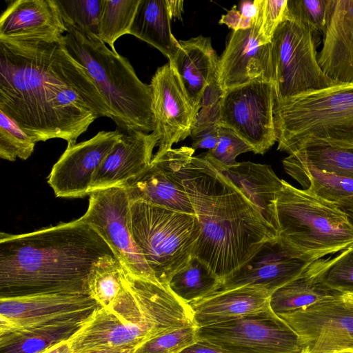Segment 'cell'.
<instances>
[{"label":"cell","instance_id":"cell-1","mask_svg":"<svg viewBox=\"0 0 353 353\" xmlns=\"http://www.w3.org/2000/svg\"><path fill=\"white\" fill-rule=\"evenodd\" d=\"M63 35L0 37V110L37 142L59 138L73 145L97 118L111 119Z\"/></svg>","mask_w":353,"mask_h":353},{"label":"cell","instance_id":"cell-2","mask_svg":"<svg viewBox=\"0 0 353 353\" xmlns=\"http://www.w3.org/2000/svg\"><path fill=\"white\" fill-rule=\"evenodd\" d=\"M107 254L114 255L80 218L28 233L1 232L0 297L89 294L90 270Z\"/></svg>","mask_w":353,"mask_h":353},{"label":"cell","instance_id":"cell-3","mask_svg":"<svg viewBox=\"0 0 353 353\" xmlns=\"http://www.w3.org/2000/svg\"><path fill=\"white\" fill-rule=\"evenodd\" d=\"M183 184L201 234L194 256L223 280L247 263L277 232L205 154L192 157Z\"/></svg>","mask_w":353,"mask_h":353},{"label":"cell","instance_id":"cell-4","mask_svg":"<svg viewBox=\"0 0 353 353\" xmlns=\"http://www.w3.org/2000/svg\"><path fill=\"white\" fill-rule=\"evenodd\" d=\"M64 26V45L87 69L110 109L111 119L125 132H153L155 122L150 85L139 79L125 57L109 49L96 35Z\"/></svg>","mask_w":353,"mask_h":353},{"label":"cell","instance_id":"cell-5","mask_svg":"<svg viewBox=\"0 0 353 353\" xmlns=\"http://www.w3.org/2000/svg\"><path fill=\"white\" fill-rule=\"evenodd\" d=\"M278 242L291 256L312 263L353 245V226L333 202L282 179L276 202Z\"/></svg>","mask_w":353,"mask_h":353},{"label":"cell","instance_id":"cell-6","mask_svg":"<svg viewBox=\"0 0 353 353\" xmlns=\"http://www.w3.org/2000/svg\"><path fill=\"white\" fill-rule=\"evenodd\" d=\"M277 149L290 154L307 141L353 145V83L276 100Z\"/></svg>","mask_w":353,"mask_h":353},{"label":"cell","instance_id":"cell-7","mask_svg":"<svg viewBox=\"0 0 353 353\" xmlns=\"http://www.w3.org/2000/svg\"><path fill=\"white\" fill-rule=\"evenodd\" d=\"M129 226L156 279L168 288L194 256L201 234L196 215L137 201L130 204Z\"/></svg>","mask_w":353,"mask_h":353},{"label":"cell","instance_id":"cell-8","mask_svg":"<svg viewBox=\"0 0 353 353\" xmlns=\"http://www.w3.org/2000/svg\"><path fill=\"white\" fill-rule=\"evenodd\" d=\"M320 34L294 21L284 20L271 41L276 100L299 96L336 84L321 70L316 48Z\"/></svg>","mask_w":353,"mask_h":353},{"label":"cell","instance_id":"cell-9","mask_svg":"<svg viewBox=\"0 0 353 353\" xmlns=\"http://www.w3.org/2000/svg\"><path fill=\"white\" fill-rule=\"evenodd\" d=\"M196 338L232 353H293L303 350L298 334L270 307L236 319L197 327Z\"/></svg>","mask_w":353,"mask_h":353},{"label":"cell","instance_id":"cell-10","mask_svg":"<svg viewBox=\"0 0 353 353\" xmlns=\"http://www.w3.org/2000/svg\"><path fill=\"white\" fill-rule=\"evenodd\" d=\"M275 83L263 79L230 89L221 101L220 125L236 133L255 154H265L277 141L274 108Z\"/></svg>","mask_w":353,"mask_h":353},{"label":"cell","instance_id":"cell-11","mask_svg":"<svg viewBox=\"0 0 353 353\" xmlns=\"http://www.w3.org/2000/svg\"><path fill=\"white\" fill-rule=\"evenodd\" d=\"M89 196L88 208L80 219L102 237L127 272L159 283L131 234L130 201L125 189L110 188Z\"/></svg>","mask_w":353,"mask_h":353},{"label":"cell","instance_id":"cell-12","mask_svg":"<svg viewBox=\"0 0 353 353\" xmlns=\"http://www.w3.org/2000/svg\"><path fill=\"white\" fill-rule=\"evenodd\" d=\"M341 295L279 315L298 334L307 353H353V305Z\"/></svg>","mask_w":353,"mask_h":353},{"label":"cell","instance_id":"cell-13","mask_svg":"<svg viewBox=\"0 0 353 353\" xmlns=\"http://www.w3.org/2000/svg\"><path fill=\"white\" fill-rule=\"evenodd\" d=\"M100 306L86 294L0 297V334L55 321L87 319Z\"/></svg>","mask_w":353,"mask_h":353},{"label":"cell","instance_id":"cell-14","mask_svg":"<svg viewBox=\"0 0 353 353\" xmlns=\"http://www.w3.org/2000/svg\"><path fill=\"white\" fill-rule=\"evenodd\" d=\"M194 152L192 148L183 146L153 155L148 170L125 188L130 201H139L178 212L194 214L183 184V168Z\"/></svg>","mask_w":353,"mask_h":353},{"label":"cell","instance_id":"cell-15","mask_svg":"<svg viewBox=\"0 0 353 353\" xmlns=\"http://www.w3.org/2000/svg\"><path fill=\"white\" fill-rule=\"evenodd\" d=\"M122 134L118 130L101 131L88 140L68 145L48 176V183L56 196L81 198L89 195L95 172Z\"/></svg>","mask_w":353,"mask_h":353},{"label":"cell","instance_id":"cell-16","mask_svg":"<svg viewBox=\"0 0 353 353\" xmlns=\"http://www.w3.org/2000/svg\"><path fill=\"white\" fill-rule=\"evenodd\" d=\"M152 109L160 154L190 136L196 114L174 69L168 63L159 68L150 82Z\"/></svg>","mask_w":353,"mask_h":353},{"label":"cell","instance_id":"cell-17","mask_svg":"<svg viewBox=\"0 0 353 353\" xmlns=\"http://www.w3.org/2000/svg\"><path fill=\"white\" fill-rule=\"evenodd\" d=\"M263 79L274 82L272 43H263L254 21L251 28L232 32L219 59L217 81L223 92Z\"/></svg>","mask_w":353,"mask_h":353},{"label":"cell","instance_id":"cell-18","mask_svg":"<svg viewBox=\"0 0 353 353\" xmlns=\"http://www.w3.org/2000/svg\"><path fill=\"white\" fill-rule=\"evenodd\" d=\"M155 132L139 130L123 132L120 139L95 172L90 193L110 188H125L149 168L152 152L159 144Z\"/></svg>","mask_w":353,"mask_h":353},{"label":"cell","instance_id":"cell-19","mask_svg":"<svg viewBox=\"0 0 353 353\" xmlns=\"http://www.w3.org/2000/svg\"><path fill=\"white\" fill-rule=\"evenodd\" d=\"M310 263L291 256L278 240L269 241L243 266L221 280L216 292L250 286L271 294L299 276Z\"/></svg>","mask_w":353,"mask_h":353},{"label":"cell","instance_id":"cell-20","mask_svg":"<svg viewBox=\"0 0 353 353\" xmlns=\"http://www.w3.org/2000/svg\"><path fill=\"white\" fill-rule=\"evenodd\" d=\"M123 281L134 297L152 338L195 325L190 306L168 288L134 276L124 269Z\"/></svg>","mask_w":353,"mask_h":353},{"label":"cell","instance_id":"cell-21","mask_svg":"<svg viewBox=\"0 0 353 353\" xmlns=\"http://www.w3.org/2000/svg\"><path fill=\"white\" fill-rule=\"evenodd\" d=\"M318 63L336 83H353V0H331Z\"/></svg>","mask_w":353,"mask_h":353},{"label":"cell","instance_id":"cell-22","mask_svg":"<svg viewBox=\"0 0 353 353\" xmlns=\"http://www.w3.org/2000/svg\"><path fill=\"white\" fill-rule=\"evenodd\" d=\"M179 43V50L169 63L197 115L205 89L217 77L219 58L209 37L200 35Z\"/></svg>","mask_w":353,"mask_h":353},{"label":"cell","instance_id":"cell-23","mask_svg":"<svg viewBox=\"0 0 353 353\" xmlns=\"http://www.w3.org/2000/svg\"><path fill=\"white\" fill-rule=\"evenodd\" d=\"M151 339L140 326L128 322L110 309L97 308L69 339L73 353L102 347H137Z\"/></svg>","mask_w":353,"mask_h":353},{"label":"cell","instance_id":"cell-24","mask_svg":"<svg viewBox=\"0 0 353 353\" xmlns=\"http://www.w3.org/2000/svg\"><path fill=\"white\" fill-rule=\"evenodd\" d=\"M270 295L263 289L243 286L215 292L190 306L195 325L204 327L265 310Z\"/></svg>","mask_w":353,"mask_h":353},{"label":"cell","instance_id":"cell-25","mask_svg":"<svg viewBox=\"0 0 353 353\" xmlns=\"http://www.w3.org/2000/svg\"><path fill=\"white\" fill-rule=\"evenodd\" d=\"M215 163L278 233L276 202L282 188V179L276 176L271 166L250 161L238 162L230 167Z\"/></svg>","mask_w":353,"mask_h":353},{"label":"cell","instance_id":"cell-26","mask_svg":"<svg viewBox=\"0 0 353 353\" xmlns=\"http://www.w3.org/2000/svg\"><path fill=\"white\" fill-rule=\"evenodd\" d=\"M65 27L54 0L10 1L0 18V37L63 35Z\"/></svg>","mask_w":353,"mask_h":353},{"label":"cell","instance_id":"cell-27","mask_svg":"<svg viewBox=\"0 0 353 353\" xmlns=\"http://www.w3.org/2000/svg\"><path fill=\"white\" fill-rule=\"evenodd\" d=\"M88 318L36 325L0 334V353H40L69 340Z\"/></svg>","mask_w":353,"mask_h":353},{"label":"cell","instance_id":"cell-28","mask_svg":"<svg viewBox=\"0 0 353 353\" xmlns=\"http://www.w3.org/2000/svg\"><path fill=\"white\" fill-rule=\"evenodd\" d=\"M170 21L167 0H140L129 34L157 48L170 61L179 48Z\"/></svg>","mask_w":353,"mask_h":353},{"label":"cell","instance_id":"cell-29","mask_svg":"<svg viewBox=\"0 0 353 353\" xmlns=\"http://www.w3.org/2000/svg\"><path fill=\"white\" fill-rule=\"evenodd\" d=\"M285 172L316 196L336 203L353 196V179L319 170L308 163L299 151L283 160Z\"/></svg>","mask_w":353,"mask_h":353},{"label":"cell","instance_id":"cell-30","mask_svg":"<svg viewBox=\"0 0 353 353\" xmlns=\"http://www.w3.org/2000/svg\"><path fill=\"white\" fill-rule=\"evenodd\" d=\"M318 260L297 278L272 292L270 307L277 315L302 310L318 301L341 294L325 287L319 279Z\"/></svg>","mask_w":353,"mask_h":353},{"label":"cell","instance_id":"cell-31","mask_svg":"<svg viewBox=\"0 0 353 353\" xmlns=\"http://www.w3.org/2000/svg\"><path fill=\"white\" fill-rule=\"evenodd\" d=\"M221 280L196 256L170 279L168 288L188 305L196 303L217 291Z\"/></svg>","mask_w":353,"mask_h":353},{"label":"cell","instance_id":"cell-32","mask_svg":"<svg viewBox=\"0 0 353 353\" xmlns=\"http://www.w3.org/2000/svg\"><path fill=\"white\" fill-rule=\"evenodd\" d=\"M296 151L319 170L353 179V145L310 139Z\"/></svg>","mask_w":353,"mask_h":353},{"label":"cell","instance_id":"cell-33","mask_svg":"<svg viewBox=\"0 0 353 353\" xmlns=\"http://www.w3.org/2000/svg\"><path fill=\"white\" fill-rule=\"evenodd\" d=\"M123 268L114 255H104L93 264L88 278L89 295L101 307L110 308L123 288Z\"/></svg>","mask_w":353,"mask_h":353},{"label":"cell","instance_id":"cell-34","mask_svg":"<svg viewBox=\"0 0 353 353\" xmlns=\"http://www.w3.org/2000/svg\"><path fill=\"white\" fill-rule=\"evenodd\" d=\"M140 0H103L98 37L116 51L115 41L129 34Z\"/></svg>","mask_w":353,"mask_h":353},{"label":"cell","instance_id":"cell-35","mask_svg":"<svg viewBox=\"0 0 353 353\" xmlns=\"http://www.w3.org/2000/svg\"><path fill=\"white\" fill-rule=\"evenodd\" d=\"M319 279L328 289L353 294V249L350 247L334 258L319 259Z\"/></svg>","mask_w":353,"mask_h":353},{"label":"cell","instance_id":"cell-36","mask_svg":"<svg viewBox=\"0 0 353 353\" xmlns=\"http://www.w3.org/2000/svg\"><path fill=\"white\" fill-rule=\"evenodd\" d=\"M63 23L90 31L97 37L103 0H54Z\"/></svg>","mask_w":353,"mask_h":353},{"label":"cell","instance_id":"cell-37","mask_svg":"<svg viewBox=\"0 0 353 353\" xmlns=\"http://www.w3.org/2000/svg\"><path fill=\"white\" fill-rule=\"evenodd\" d=\"M37 141L0 110V157L10 161L28 159Z\"/></svg>","mask_w":353,"mask_h":353},{"label":"cell","instance_id":"cell-38","mask_svg":"<svg viewBox=\"0 0 353 353\" xmlns=\"http://www.w3.org/2000/svg\"><path fill=\"white\" fill-rule=\"evenodd\" d=\"M331 0H288L285 20L299 23L323 36Z\"/></svg>","mask_w":353,"mask_h":353},{"label":"cell","instance_id":"cell-39","mask_svg":"<svg viewBox=\"0 0 353 353\" xmlns=\"http://www.w3.org/2000/svg\"><path fill=\"white\" fill-rule=\"evenodd\" d=\"M196 325H190L161 334L141 344L134 353H180L196 341Z\"/></svg>","mask_w":353,"mask_h":353},{"label":"cell","instance_id":"cell-40","mask_svg":"<svg viewBox=\"0 0 353 353\" xmlns=\"http://www.w3.org/2000/svg\"><path fill=\"white\" fill-rule=\"evenodd\" d=\"M256 14L254 23L259 30V39L263 43H271L274 33L285 20L288 0H254Z\"/></svg>","mask_w":353,"mask_h":353},{"label":"cell","instance_id":"cell-41","mask_svg":"<svg viewBox=\"0 0 353 353\" xmlns=\"http://www.w3.org/2000/svg\"><path fill=\"white\" fill-rule=\"evenodd\" d=\"M252 152V148L231 129L221 125L219 129V140L216 147L205 154L223 167L236 165L238 155Z\"/></svg>","mask_w":353,"mask_h":353},{"label":"cell","instance_id":"cell-42","mask_svg":"<svg viewBox=\"0 0 353 353\" xmlns=\"http://www.w3.org/2000/svg\"><path fill=\"white\" fill-rule=\"evenodd\" d=\"M223 93L216 77L205 90L201 108L190 134L191 137L208 128L220 125L221 101Z\"/></svg>","mask_w":353,"mask_h":353},{"label":"cell","instance_id":"cell-43","mask_svg":"<svg viewBox=\"0 0 353 353\" xmlns=\"http://www.w3.org/2000/svg\"><path fill=\"white\" fill-rule=\"evenodd\" d=\"M220 125L208 128L192 137V147L196 149H207L208 151L214 149L219 140V129Z\"/></svg>","mask_w":353,"mask_h":353},{"label":"cell","instance_id":"cell-44","mask_svg":"<svg viewBox=\"0 0 353 353\" xmlns=\"http://www.w3.org/2000/svg\"><path fill=\"white\" fill-rule=\"evenodd\" d=\"M254 21V19H251L242 15L239 10H236L234 6L226 14L222 16L219 22L227 25L235 31L251 28Z\"/></svg>","mask_w":353,"mask_h":353},{"label":"cell","instance_id":"cell-45","mask_svg":"<svg viewBox=\"0 0 353 353\" xmlns=\"http://www.w3.org/2000/svg\"><path fill=\"white\" fill-rule=\"evenodd\" d=\"M180 353H232L206 341L196 340Z\"/></svg>","mask_w":353,"mask_h":353},{"label":"cell","instance_id":"cell-46","mask_svg":"<svg viewBox=\"0 0 353 353\" xmlns=\"http://www.w3.org/2000/svg\"><path fill=\"white\" fill-rule=\"evenodd\" d=\"M336 204L343 211L353 226V196L340 200Z\"/></svg>","mask_w":353,"mask_h":353},{"label":"cell","instance_id":"cell-47","mask_svg":"<svg viewBox=\"0 0 353 353\" xmlns=\"http://www.w3.org/2000/svg\"><path fill=\"white\" fill-rule=\"evenodd\" d=\"M136 347H102L90 349L80 353H134Z\"/></svg>","mask_w":353,"mask_h":353},{"label":"cell","instance_id":"cell-48","mask_svg":"<svg viewBox=\"0 0 353 353\" xmlns=\"http://www.w3.org/2000/svg\"><path fill=\"white\" fill-rule=\"evenodd\" d=\"M167 3L171 19L177 18L181 20V14L183 12V1L167 0Z\"/></svg>","mask_w":353,"mask_h":353},{"label":"cell","instance_id":"cell-49","mask_svg":"<svg viewBox=\"0 0 353 353\" xmlns=\"http://www.w3.org/2000/svg\"><path fill=\"white\" fill-rule=\"evenodd\" d=\"M40 353H73L69 340L59 342Z\"/></svg>","mask_w":353,"mask_h":353},{"label":"cell","instance_id":"cell-50","mask_svg":"<svg viewBox=\"0 0 353 353\" xmlns=\"http://www.w3.org/2000/svg\"><path fill=\"white\" fill-rule=\"evenodd\" d=\"M244 17L254 19L256 14V6L253 1H242L240 3V10H239Z\"/></svg>","mask_w":353,"mask_h":353},{"label":"cell","instance_id":"cell-51","mask_svg":"<svg viewBox=\"0 0 353 353\" xmlns=\"http://www.w3.org/2000/svg\"><path fill=\"white\" fill-rule=\"evenodd\" d=\"M341 299L347 304L353 305V294H344L341 295Z\"/></svg>","mask_w":353,"mask_h":353},{"label":"cell","instance_id":"cell-52","mask_svg":"<svg viewBox=\"0 0 353 353\" xmlns=\"http://www.w3.org/2000/svg\"><path fill=\"white\" fill-rule=\"evenodd\" d=\"M293 353H307V352H305V350H302L300 352H293Z\"/></svg>","mask_w":353,"mask_h":353}]
</instances>
